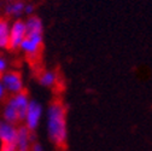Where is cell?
I'll list each match as a JSON object with an SVG mask.
<instances>
[{
	"label": "cell",
	"instance_id": "ba28073f",
	"mask_svg": "<svg viewBox=\"0 0 152 151\" xmlns=\"http://www.w3.org/2000/svg\"><path fill=\"white\" fill-rule=\"evenodd\" d=\"M17 127L6 121H0V141L4 144H16Z\"/></svg>",
	"mask_w": 152,
	"mask_h": 151
},
{
	"label": "cell",
	"instance_id": "ac0fdd59",
	"mask_svg": "<svg viewBox=\"0 0 152 151\" xmlns=\"http://www.w3.org/2000/svg\"><path fill=\"white\" fill-rule=\"evenodd\" d=\"M5 97H6V91H5L1 81H0V100H3Z\"/></svg>",
	"mask_w": 152,
	"mask_h": 151
},
{
	"label": "cell",
	"instance_id": "3957f363",
	"mask_svg": "<svg viewBox=\"0 0 152 151\" xmlns=\"http://www.w3.org/2000/svg\"><path fill=\"white\" fill-rule=\"evenodd\" d=\"M6 93H11V94H17L24 89L23 86V79L20 71L17 70H10V71H5L1 78H0Z\"/></svg>",
	"mask_w": 152,
	"mask_h": 151
},
{
	"label": "cell",
	"instance_id": "5b68a950",
	"mask_svg": "<svg viewBox=\"0 0 152 151\" xmlns=\"http://www.w3.org/2000/svg\"><path fill=\"white\" fill-rule=\"evenodd\" d=\"M27 29H26V22L17 20L12 27L10 28V37H9V47L7 50L16 51L21 47V44L26 37Z\"/></svg>",
	"mask_w": 152,
	"mask_h": 151
},
{
	"label": "cell",
	"instance_id": "30bf717a",
	"mask_svg": "<svg viewBox=\"0 0 152 151\" xmlns=\"http://www.w3.org/2000/svg\"><path fill=\"white\" fill-rule=\"evenodd\" d=\"M9 37H10V26L5 18H0V48L9 47Z\"/></svg>",
	"mask_w": 152,
	"mask_h": 151
},
{
	"label": "cell",
	"instance_id": "8992f818",
	"mask_svg": "<svg viewBox=\"0 0 152 151\" xmlns=\"http://www.w3.org/2000/svg\"><path fill=\"white\" fill-rule=\"evenodd\" d=\"M34 132L28 130L24 126L17 128L16 137V151H30V143L34 141Z\"/></svg>",
	"mask_w": 152,
	"mask_h": 151
},
{
	"label": "cell",
	"instance_id": "8fae6325",
	"mask_svg": "<svg viewBox=\"0 0 152 151\" xmlns=\"http://www.w3.org/2000/svg\"><path fill=\"white\" fill-rule=\"evenodd\" d=\"M3 116H4V120H5L6 122H9V123H11V125H15V126H16L18 122H21L20 116H18L16 109L13 108V105H12L10 102H7L6 105H5V108H4Z\"/></svg>",
	"mask_w": 152,
	"mask_h": 151
},
{
	"label": "cell",
	"instance_id": "6da1fadb",
	"mask_svg": "<svg viewBox=\"0 0 152 151\" xmlns=\"http://www.w3.org/2000/svg\"><path fill=\"white\" fill-rule=\"evenodd\" d=\"M47 132L51 143L57 149H64L66 145V108L61 98L51 102L47 111Z\"/></svg>",
	"mask_w": 152,
	"mask_h": 151
},
{
	"label": "cell",
	"instance_id": "e0dca14e",
	"mask_svg": "<svg viewBox=\"0 0 152 151\" xmlns=\"http://www.w3.org/2000/svg\"><path fill=\"white\" fill-rule=\"evenodd\" d=\"M30 151H44V150H42V146L39 143H34L30 146Z\"/></svg>",
	"mask_w": 152,
	"mask_h": 151
},
{
	"label": "cell",
	"instance_id": "52a82bcc",
	"mask_svg": "<svg viewBox=\"0 0 152 151\" xmlns=\"http://www.w3.org/2000/svg\"><path fill=\"white\" fill-rule=\"evenodd\" d=\"M9 102L13 105V108L16 109L18 116H20V120L23 121L24 116H26V111L29 104V98H28V93L26 89H23L22 92L13 94V96L9 99Z\"/></svg>",
	"mask_w": 152,
	"mask_h": 151
},
{
	"label": "cell",
	"instance_id": "2e32d148",
	"mask_svg": "<svg viewBox=\"0 0 152 151\" xmlns=\"http://www.w3.org/2000/svg\"><path fill=\"white\" fill-rule=\"evenodd\" d=\"M34 9H35L34 5H33V4H29V5H26V6H24V11H23V12L27 13V15H31V13L34 12Z\"/></svg>",
	"mask_w": 152,
	"mask_h": 151
},
{
	"label": "cell",
	"instance_id": "5bb4252c",
	"mask_svg": "<svg viewBox=\"0 0 152 151\" xmlns=\"http://www.w3.org/2000/svg\"><path fill=\"white\" fill-rule=\"evenodd\" d=\"M6 69H7V62L4 56L0 54V78H1V75L6 71Z\"/></svg>",
	"mask_w": 152,
	"mask_h": 151
},
{
	"label": "cell",
	"instance_id": "9a60e30c",
	"mask_svg": "<svg viewBox=\"0 0 152 151\" xmlns=\"http://www.w3.org/2000/svg\"><path fill=\"white\" fill-rule=\"evenodd\" d=\"M0 151H16V144H4L1 143Z\"/></svg>",
	"mask_w": 152,
	"mask_h": 151
},
{
	"label": "cell",
	"instance_id": "9c48e42d",
	"mask_svg": "<svg viewBox=\"0 0 152 151\" xmlns=\"http://www.w3.org/2000/svg\"><path fill=\"white\" fill-rule=\"evenodd\" d=\"M37 80L45 87H53L58 85V74L52 70H44L39 73Z\"/></svg>",
	"mask_w": 152,
	"mask_h": 151
},
{
	"label": "cell",
	"instance_id": "7c38bea8",
	"mask_svg": "<svg viewBox=\"0 0 152 151\" xmlns=\"http://www.w3.org/2000/svg\"><path fill=\"white\" fill-rule=\"evenodd\" d=\"M26 29H27V34L28 33H39L42 34L44 33V27H42V22L37 16H30L28 18V21L26 22Z\"/></svg>",
	"mask_w": 152,
	"mask_h": 151
},
{
	"label": "cell",
	"instance_id": "7a4b0ae2",
	"mask_svg": "<svg viewBox=\"0 0 152 151\" xmlns=\"http://www.w3.org/2000/svg\"><path fill=\"white\" fill-rule=\"evenodd\" d=\"M42 34L39 33H28L21 44V50L27 54L28 61L35 63L40 59L42 52Z\"/></svg>",
	"mask_w": 152,
	"mask_h": 151
},
{
	"label": "cell",
	"instance_id": "4fadbf2b",
	"mask_svg": "<svg viewBox=\"0 0 152 151\" xmlns=\"http://www.w3.org/2000/svg\"><path fill=\"white\" fill-rule=\"evenodd\" d=\"M24 3L21 1V0H17V1L10 4L6 6V13L9 16H12V17H18V16H21L24 11Z\"/></svg>",
	"mask_w": 152,
	"mask_h": 151
},
{
	"label": "cell",
	"instance_id": "277c9868",
	"mask_svg": "<svg viewBox=\"0 0 152 151\" xmlns=\"http://www.w3.org/2000/svg\"><path fill=\"white\" fill-rule=\"evenodd\" d=\"M42 115V106L35 102V100H30L26 111V116H24V127L34 132L36 129V127L39 126L40 119Z\"/></svg>",
	"mask_w": 152,
	"mask_h": 151
}]
</instances>
